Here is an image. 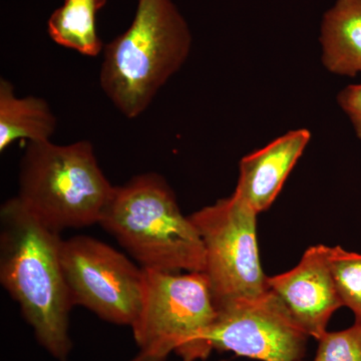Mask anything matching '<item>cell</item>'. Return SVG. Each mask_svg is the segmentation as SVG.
Segmentation results:
<instances>
[{
  "label": "cell",
  "instance_id": "cell-1",
  "mask_svg": "<svg viewBox=\"0 0 361 361\" xmlns=\"http://www.w3.org/2000/svg\"><path fill=\"white\" fill-rule=\"evenodd\" d=\"M61 236L16 197L0 209V283L20 305L39 345L68 361L71 304L61 262Z\"/></svg>",
  "mask_w": 361,
  "mask_h": 361
},
{
  "label": "cell",
  "instance_id": "cell-2",
  "mask_svg": "<svg viewBox=\"0 0 361 361\" xmlns=\"http://www.w3.org/2000/svg\"><path fill=\"white\" fill-rule=\"evenodd\" d=\"M186 20L172 0H137L132 25L106 45L99 84L123 116H141L191 51Z\"/></svg>",
  "mask_w": 361,
  "mask_h": 361
},
{
  "label": "cell",
  "instance_id": "cell-3",
  "mask_svg": "<svg viewBox=\"0 0 361 361\" xmlns=\"http://www.w3.org/2000/svg\"><path fill=\"white\" fill-rule=\"evenodd\" d=\"M144 270L203 272L205 249L174 191L157 173L116 186L99 224Z\"/></svg>",
  "mask_w": 361,
  "mask_h": 361
},
{
  "label": "cell",
  "instance_id": "cell-4",
  "mask_svg": "<svg viewBox=\"0 0 361 361\" xmlns=\"http://www.w3.org/2000/svg\"><path fill=\"white\" fill-rule=\"evenodd\" d=\"M115 187L89 141L28 142L20 160L18 193L25 210L51 231L99 224Z\"/></svg>",
  "mask_w": 361,
  "mask_h": 361
},
{
  "label": "cell",
  "instance_id": "cell-5",
  "mask_svg": "<svg viewBox=\"0 0 361 361\" xmlns=\"http://www.w3.org/2000/svg\"><path fill=\"white\" fill-rule=\"evenodd\" d=\"M217 313L203 272L145 270L142 305L130 326L137 353L129 361H167L173 353L182 361L206 360Z\"/></svg>",
  "mask_w": 361,
  "mask_h": 361
},
{
  "label": "cell",
  "instance_id": "cell-6",
  "mask_svg": "<svg viewBox=\"0 0 361 361\" xmlns=\"http://www.w3.org/2000/svg\"><path fill=\"white\" fill-rule=\"evenodd\" d=\"M257 215L233 193L189 216L203 241V273L217 310L270 289L259 257Z\"/></svg>",
  "mask_w": 361,
  "mask_h": 361
},
{
  "label": "cell",
  "instance_id": "cell-7",
  "mask_svg": "<svg viewBox=\"0 0 361 361\" xmlns=\"http://www.w3.org/2000/svg\"><path fill=\"white\" fill-rule=\"evenodd\" d=\"M61 262L73 306L87 308L114 324H134L144 299L141 266L89 236L61 240Z\"/></svg>",
  "mask_w": 361,
  "mask_h": 361
},
{
  "label": "cell",
  "instance_id": "cell-8",
  "mask_svg": "<svg viewBox=\"0 0 361 361\" xmlns=\"http://www.w3.org/2000/svg\"><path fill=\"white\" fill-rule=\"evenodd\" d=\"M217 311L208 336L213 350L259 361L304 360L310 336L271 289Z\"/></svg>",
  "mask_w": 361,
  "mask_h": 361
},
{
  "label": "cell",
  "instance_id": "cell-9",
  "mask_svg": "<svg viewBox=\"0 0 361 361\" xmlns=\"http://www.w3.org/2000/svg\"><path fill=\"white\" fill-rule=\"evenodd\" d=\"M327 247L311 246L293 269L268 276V285L300 329L311 338H322L330 318L342 302L327 257Z\"/></svg>",
  "mask_w": 361,
  "mask_h": 361
},
{
  "label": "cell",
  "instance_id": "cell-10",
  "mask_svg": "<svg viewBox=\"0 0 361 361\" xmlns=\"http://www.w3.org/2000/svg\"><path fill=\"white\" fill-rule=\"evenodd\" d=\"M310 139L308 130H290L244 157L234 194L256 213L264 212L277 198Z\"/></svg>",
  "mask_w": 361,
  "mask_h": 361
},
{
  "label": "cell",
  "instance_id": "cell-11",
  "mask_svg": "<svg viewBox=\"0 0 361 361\" xmlns=\"http://www.w3.org/2000/svg\"><path fill=\"white\" fill-rule=\"evenodd\" d=\"M320 44L323 66L330 73H361V0H337L323 18Z\"/></svg>",
  "mask_w": 361,
  "mask_h": 361
},
{
  "label": "cell",
  "instance_id": "cell-12",
  "mask_svg": "<svg viewBox=\"0 0 361 361\" xmlns=\"http://www.w3.org/2000/svg\"><path fill=\"white\" fill-rule=\"evenodd\" d=\"M56 129V118L45 99L18 97L13 85L0 80V152L18 140L28 142L51 141Z\"/></svg>",
  "mask_w": 361,
  "mask_h": 361
},
{
  "label": "cell",
  "instance_id": "cell-13",
  "mask_svg": "<svg viewBox=\"0 0 361 361\" xmlns=\"http://www.w3.org/2000/svg\"><path fill=\"white\" fill-rule=\"evenodd\" d=\"M106 0H65L49 20L51 39L82 56H97L104 45L97 35L96 16Z\"/></svg>",
  "mask_w": 361,
  "mask_h": 361
},
{
  "label": "cell",
  "instance_id": "cell-14",
  "mask_svg": "<svg viewBox=\"0 0 361 361\" xmlns=\"http://www.w3.org/2000/svg\"><path fill=\"white\" fill-rule=\"evenodd\" d=\"M329 264L342 305L361 322V254L341 246L327 247Z\"/></svg>",
  "mask_w": 361,
  "mask_h": 361
},
{
  "label": "cell",
  "instance_id": "cell-15",
  "mask_svg": "<svg viewBox=\"0 0 361 361\" xmlns=\"http://www.w3.org/2000/svg\"><path fill=\"white\" fill-rule=\"evenodd\" d=\"M313 361H361V322L318 339Z\"/></svg>",
  "mask_w": 361,
  "mask_h": 361
},
{
  "label": "cell",
  "instance_id": "cell-16",
  "mask_svg": "<svg viewBox=\"0 0 361 361\" xmlns=\"http://www.w3.org/2000/svg\"><path fill=\"white\" fill-rule=\"evenodd\" d=\"M337 103L348 115L361 141V84L344 87L337 96Z\"/></svg>",
  "mask_w": 361,
  "mask_h": 361
},
{
  "label": "cell",
  "instance_id": "cell-17",
  "mask_svg": "<svg viewBox=\"0 0 361 361\" xmlns=\"http://www.w3.org/2000/svg\"><path fill=\"white\" fill-rule=\"evenodd\" d=\"M298 361H306V360H298Z\"/></svg>",
  "mask_w": 361,
  "mask_h": 361
}]
</instances>
